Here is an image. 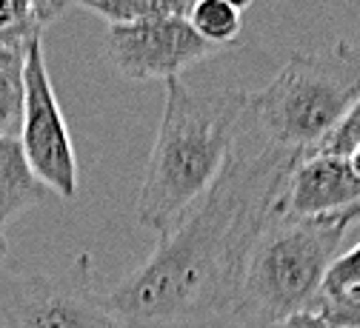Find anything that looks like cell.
Returning <instances> with one entry per match:
<instances>
[{"label":"cell","instance_id":"cell-12","mask_svg":"<svg viewBox=\"0 0 360 328\" xmlns=\"http://www.w3.org/2000/svg\"><path fill=\"white\" fill-rule=\"evenodd\" d=\"M186 18L203 40L220 46V49L238 43L243 32V12L229 6L226 0H195Z\"/></svg>","mask_w":360,"mask_h":328},{"label":"cell","instance_id":"cell-20","mask_svg":"<svg viewBox=\"0 0 360 328\" xmlns=\"http://www.w3.org/2000/svg\"><path fill=\"white\" fill-rule=\"evenodd\" d=\"M346 160H349V166H352V171L360 177V146H354L349 155H346Z\"/></svg>","mask_w":360,"mask_h":328},{"label":"cell","instance_id":"cell-8","mask_svg":"<svg viewBox=\"0 0 360 328\" xmlns=\"http://www.w3.org/2000/svg\"><path fill=\"white\" fill-rule=\"evenodd\" d=\"M360 200V177L346 157L309 155L286 180L275 217L281 220H318L335 217Z\"/></svg>","mask_w":360,"mask_h":328},{"label":"cell","instance_id":"cell-18","mask_svg":"<svg viewBox=\"0 0 360 328\" xmlns=\"http://www.w3.org/2000/svg\"><path fill=\"white\" fill-rule=\"evenodd\" d=\"M72 6V0H40V15H43V23H55L66 15V9Z\"/></svg>","mask_w":360,"mask_h":328},{"label":"cell","instance_id":"cell-14","mask_svg":"<svg viewBox=\"0 0 360 328\" xmlns=\"http://www.w3.org/2000/svg\"><path fill=\"white\" fill-rule=\"evenodd\" d=\"M352 291H360V243L335 257L323 280V297H340Z\"/></svg>","mask_w":360,"mask_h":328},{"label":"cell","instance_id":"cell-16","mask_svg":"<svg viewBox=\"0 0 360 328\" xmlns=\"http://www.w3.org/2000/svg\"><path fill=\"white\" fill-rule=\"evenodd\" d=\"M354 146H360V100L352 106V112L340 120V126L323 140L321 149L314 155H338V157H346Z\"/></svg>","mask_w":360,"mask_h":328},{"label":"cell","instance_id":"cell-6","mask_svg":"<svg viewBox=\"0 0 360 328\" xmlns=\"http://www.w3.org/2000/svg\"><path fill=\"white\" fill-rule=\"evenodd\" d=\"M18 140L37 180L58 197L72 200L77 195V157L49 77L43 40H34L29 46L26 98H23V120Z\"/></svg>","mask_w":360,"mask_h":328},{"label":"cell","instance_id":"cell-17","mask_svg":"<svg viewBox=\"0 0 360 328\" xmlns=\"http://www.w3.org/2000/svg\"><path fill=\"white\" fill-rule=\"evenodd\" d=\"M272 328H332V325L318 311H303V314H295V317H289Z\"/></svg>","mask_w":360,"mask_h":328},{"label":"cell","instance_id":"cell-10","mask_svg":"<svg viewBox=\"0 0 360 328\" xmlns=\"http://www.w3.org/2000/svg\"><path fill=\"white\" fill-rule=\"evenodd\" d=\"M29 46H0V123H4L6 134L15 137L23 120Z\"/></svg>","mask_w":360,"mask_h":328},{"label":"cell","instance_id":"cell-19","mask_svg":"<svg viewBox=\"0 0 360 328\" xmlns=\"http://www.w3.org/2000/svg\"><path fill=\"white\" fill-rule=\"evenodd\" d=\"M332 220H335V223H340V225H343V228L349 231V228H352L354 223H360V200H357V203H352L349 209H343L340 214H335Z\"/></svg>","mask_w":360,"mask_h":328},{"label":"cell","instance_id":"cell-3","mask_svg":"<svg viewBox=\"0 0 360 328\" xmlns=\"http://www.w3.org/2000/svg\"><path fill=\"white\" fill-rule=\"evenodd\" d=\"M360 100V49L335 40L318 52H295L263 91L249 95L255 131L275 146L314 155Z\"/></svg>","mask_w":360,"mask_h":328},{"label":"cell","instance_id":"cell-23","mask_svg":"<svg viewBox=\"0 0 360 328\" xmlns=\"http://www.w3.org/2000/svg\"><path fill=\"white\" fill-rule=\"evenodd\" d=\"M0 134H6V131H4V123H0Z\"/></svg>","mask_w":360,"mask_h":328},{"label":"cell","instance_id":"cell-22","mask_svg":"<svg viewBox=\"0 0 360 328\" xmlns=\"http://www.w3.org/2000/svg\"><path fill=\"white\" fill-rule=\"evenodd\" d=\"M226 4H229V6H235V9H240V12H243V9H249V6H252V4H255V0H226Z\"/></svg>","mask_w":360,"mask_h":328},{"label":"cell","instance_id":"cell-13","mask_svg":"<svg viewBox=\"0 0 360 328\" xmlns=\"http://www.w3.org/2000/svg\"><path fill=\"white\" fill-rule=\"evenodd\" d=\"M43 29L40 0H0V46H29Z\"/></svg>","mask_w":360,"mask_h":328},{"label":"cell","instance_id":"cell-5","mask_svg":"<svg viewBox=\"0 0 360 328\" xmlns=\"http://www.w3.org/2000/svg\"><path fill=\"white\" fill-rule=\"evenodd\" d=\"M0 322L6 328H129L92 286V257L80 254L66 271L43 274L0 265Z\"/></svg>","mask_w":360,"mask_h":328},{"label":"cell","instance_id":"cell-11","mask_svg":"<svg viewBox=\"0 0 360 328\" xmlns=\"http://www.w3.org/2000/svg\"><path fill=\"white\" fill-rule=\"evenodd\" d=\"M72 4L106 18L109 26H117L166 15H189L195 0H72Z\"/></svg>","mask_w":360,"mask_h":328},{"label":"cell","instance_id":"cell-2","mask_svg":"<svg viewBox=\"0 0 360 328\" xmlns=\"http://www.w3.org/2000/svg\"><path fill=\"white\" fill-rule=\"evenodd\" d=\"M166 86L155 146L134 217L158 237L169 234L212 189L249 120V91H195L180 77Z\"/></svg>","mask_w":360,"mask_h":328},{"label":"cell","instance_id":"cell-1","mask_svg":"<svg viewBox=\"0 0 360 328\" xmlns=\"http://www.w3.org/2000/svg\"><path fill=\"white\" fill-rule=\"evenodd\" d=\"M306 155L243 134L212 189L126 280L106 291L129 328H163L235 308L249 257Z\"/></svg>","mask_w":360,"mask_h":328},{"label":"cell","instance_id":"cell-4","mask_svg":"<svg viewBox=\"0 0 360 328\" xmlns=\"http://www.w3.org/2000/svg\"><path fill=\"white\" fill-rule=\"evenodd\" d=\"M343 237L346 228L332 217H275L249 257L240 294L232 308L238 325L272 328L295 314L318 311L323 280Z\"/></svg>","mask_w":360,"mask_h":328},{"label":"cell","instance_id":"cell-7","mask_svg":"<svg viewBox=\"0 0 360 328\" xmlns=\"http://www.w3.org/2000/svg\"><path fill=\"white\" fill-rule=\"evenodd\" d=\"M220 52V46L203 40L195 32L186 15L117 23L106 32V58L129 80L166 83Z\"/></svg>","mask_w":360,"mask_h":328},{"label":"cell","instance_id":"cell-21","mask_svg":"<svg viewBox=\"0 0 360 328\" xmlns=\"http://www.w3.org/2000/svg\"><path fill=\"white\" fill-rule=\"evenodd\" d=\"M6 254H9V243H6L4 234H0V265L6 263Z\"/></svg>","mask_w":360,"mask_h":328},{"label":"cell","instance_id":"cell-9","mask_svg":"<svg viewBox=\"0 0 360 328\" xmlns=\"http://www.w3.org/2000/svg\"><path fill=\"white\" fill-rule=\"evenodd\" d=\"M49 189L32 171L15 134H0V234L26 209L43 203Z\"/></svg>","mask_w":360,"mask_h":328},{"label":"cell","instance_id":"cell-15","mask_svg":"<svg viewBox=\"0 0 360 328\" xmlns=\"http://www.w3.org/2000/svg\"><path fill=\"white\" fill-rule=\"evenodd\" d=\"M318 314L332 328H360V291L340 297H321Z\"/></svg>","mask_w":360,"mask_h":328}]
</instances>
